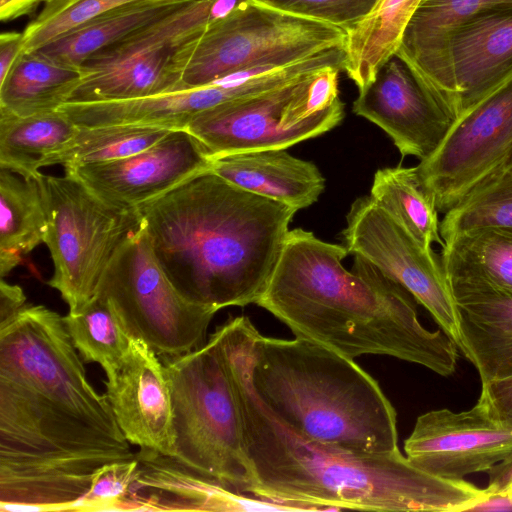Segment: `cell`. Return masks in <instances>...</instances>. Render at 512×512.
<instances>
[{
    "mask_svg": "<svg viewBox=\"0 0 512 512\" xmlns=\"http://www.w3.org/2000/svg\"><path fill=\"white\" fill-rule=\"evenodd\" d=\"M160 358L172 392L173 457L222 486L249 495L252 468L219 335L214 331L198 348Z\"/></svg>",
    "mask_w": 512,
    "mask_h": 512,
    "instance_id": "6",
    "label": "cell"
},
{
    "mask_svg": "<svg viewBox=\"0 0 512 512\" xmlns=\"http://www.w3.org/2000/svg\"><path fill=\"white\" fill-rule=\"evenodd\" d=\"M250 378L271 412L307 439L359 452L399 450L396 411L354 359L309 340L258 331Z\"/></svg>",
    "mask_w": 512,
    "mask_h": 512,
    "instance_id": "5",
    "label": "cell"
},
{
    "mask_svg": "<svg viewBox=\"0 0 512 512\" xmlns=\"http://www.w3.org/2000/svg\"><path fill=\"white\" fill-rule=\"evenodd\" d=\"M296 16L321 21L345 32L365 16L376 0H254Z\"/></svg>",
    "mask_w": 512,
    "mask_h": 512,
    "instance_id": "34",
    "label": "cell"
},
{
    "mask_svg": "<svg viewBox=\"0 0 512 512\" xmlns=\"http://www.w3.org/2000/svg\"><path fill=\"white\" fill-rule=\"evenodd\" d=\"M478 400L495 420L512 428V376L482 383Z\"/></svg>",
    "mask_w": 512,
    "mask_h": 512,
    "instance_id": "36",
    "label": "cell"
},
{
    "mask_svg": "<svg viewBox=\"0 0 512 512\" xmlns=\"http://www.w3.org/2000/svg\"><path fill=\"white\" fill-rule=\"evenodd\" d=\"M76 130L59 110L31 116L0 112V168L36 179L44 159L62 148Z\"/></svg>",
    "mask_w": 512,
    "mask_h": 512,
    "instance_id": "28",
    "label": "cell"
},
{
    "mask_svg": "<svg viewBox=\"0 0 512 512\" xmlns=\"http://www.w3.org/2000/svg\"><path fill=\"white\" fill-rule=\"evenodd\" d=\"M139 0H50L24 33V51L33 52L119 6Z\"/></svg>",
    "mask_w": 512,
    "mask_h": 512,
    "instance_id": "33",
    "label": "cell"
},
{
    "mask_svg": "<svg viewBox=\"0 0 512 512\" xmlns=\"http://www.w3.org/2000/svg\"><path fill=\"white\" fill-rule=\"evenodd\" d=\"M210 171L248 192L286 204L297 211L316 202L325 179L310 161L286 149L242 152L212 158Z\"/></svg>",
    "mask_w": 512,
    "mask_h": 512,
    "instance_id": "21",
    "label": "cell"
},
{
    "mask_svg": "<svg viewBox=\"0 0 512 512\" xmlns=\"http://www.w3.org/2000/svg\"><path fill=\"white\" fill-rule=\"evenodd\" d=\"M106 396L118 425L131 445L173 457L175 454L172 392L165 366L144 341L132 337Z\"/></svg>",
    "mask_w": 512,
    "mask_h": 512,
    "instance_id": "17",
    "label": "cell"
},
{
    "mask_svg": "<svg viewBox=\"0 0 512 512\" xmlns=\"http://www.w3.org/2000/svg\"><path fill=\"white\" fill-rule=\"evenodd\" d=\"M512 156V77L454 121L437 150L416 166L440 213L506 167Z\"/></svg>",
    "mask_w": 512,
    "mask_h": 512,
    "instance_id": "13",
    "label": "cell"
},
{
    "mask_svg": "<svg viewBox=\"0 0 512 512\" xmlns=\"http://www.w3.org/2000/svg\"><path fill=\"white\" fill-rule=\"evenodd\" d=\"M0 276L4 278L40 243L47 231L37 179L0 168Z\"/></svg>",
    "mask_w": 512,
    "mask_h": 512,
    "instance_id": "27",
    "label": "cell"
},
{
    "mask_svg": "<svg viewBox=\"0 0 512 512\" xmlns=\"http://www.w3.org/2000/svg\"><path fill=\"white\" fill-rule=\"evenodd\" d=\"M26 296L23 289L6 282L1 278L0 282V323L16 315L26 304Z\"/></svg>",
    "mask_w": 512,
    "mask_h": 512,
    "instance_id": "38",
    "label": "cell"
},
{
    "mask_svg": "<svg viewBox=\"0 0 512 512\" xmlns=\"http://www.w3.org/2000/svg\"><path fill=\"white\" fill-rule=\"evenodd\" d=\"M486 493H501L512 490V451L488 471Z\"/></svg>",
    "mask_w": 512,
    "mask_h": 512,
    "instance_id": "39",
    "label": "cell"
},
{
    "mask_svg": "<svg viewBox=\"0 0 512 512\" xmlns=\"http://www.w3.org/2000/svg\"><path fill=\"white\" fill-rule=\"evenodd\" d=\"M82 360L44 305L0 323V505L71 511L103 468L135 460Z\"/></svg>",
    "mask_w": 512,
    "mask_h": 512,
    "instance_id": "1",
    "label": "cell"
},
{
    "mask_svg": "<svg viewBox=\"0 0 512 512\" xmlns=\"http://www.w3.org/2000/svg\"><path fill=\"white\" fill-rule=\"evenodd\" d=\"M137 466L120 511H291L232 491L174 457L139 449Z\"/></svg>",
    "mask_w": 512,
    "mask_h": 512,
    "instance_id": "18",
    "label": "cell"
},
{
    "mask_svg": "<svg viewBox=\"0 0 512 512\" xmlns=\"http://www.w3.org/2000/svg\"><path fill=\"white\" fill-rule=\"evenodd\" d=\"M346 219L342 235L349 254L362 257L401 285L459 349V313L441 256L422 247L370 196L354 201Z\"/></svg>",
    "mask_w": 512,
    "mask_h": 512,
    "instance_id": "12",
    "label": "cell"
},
{
    "mask_svg": "<svg viewBox=\"0 0 512 512\" xmlns=\"http://www.w3.org/2000/svg\"><path fill=\"white\" fill-rule=\"evenodd\" d=\"M512 0H422L396 52L442 107L458 117V95L448 62L451 33L477 14Z\"/></svg>",
    "mask_w": 512,
    "mask_h": 512,
    "instance_id": "20",
    "label": "cell"
},
{
    "mask_svg": "<svg viewBox=\"0 0 512 512\" xmlns=\"http://www.w3.org/2000/svg\"><path fill=\"white\" fill-rule=\"evenodd\" d=\"M81 78L80 66L60 63L39 51H23L0 82V112L31 116L57 111Z\"/></svg>",
    "mask_w": 512,
    "mask_h": 512,
    "instance_id": "26",
    "label": "cell"
},
{
    "mask_svg": "<svg viewBox=\"0 0 512 512\" xmlns=\"http://www.w3.org/2000/svg\"><path fill=\"white\" fill-rule=\"evenodd\" d=\"M211 161L194 135L176 129L128 157L64 169L107 205L131 211L210 170Z\"/></svg>",
    "mask_w": 512,
    "mask_h": 512,
    "instance_id": "14",
    "label": "cell"
},
{
    "mask_svg": "<svg viewBox=\"0 0 512 512\" xmlns=\"http://www.w3.org/2000/svg\"><path fill=\"white\" fill-rule=\"evenodd\" d=\"M460 351L476 367L481 383L512 376V296L456 300Z\"/></svg>",
    "mask_w": 512,
    "mask_h": 512,
    "instance_id": "23",
    "label": "cell"
},
{
    "mask_svg": "<svg viewBox=\"0 0 512 512\" xmlns=\"http://www.w3.org/2000/svg\"><path fill=\"white\" fill-rule=\"evenodd\" d=\"M193 1L131 2L104 13L36 51L60 63L80 66L93 55L125 41Z\"/></svg>",
    "mask_w": 512,
    "mask_h": 512,
    "instance_id": "24",
    "label": "cell"
},
{
    "mask_svg": "<svg viewBox=\"0 0 512 512\" xmlns=\"http://www.w3.org/2000/svg\"><path fill=\"white\" fill-rule=\"evenodd\" d=\"M256 328L241 322L222 334L239 405L253 485L249 495L291 511H468L485 490L431 475L400 450L369 453L307 439L263 403L250 378Z\"/></svg>",
    "mask_w": 512,
    "mask_h": 512,
    "instance_id": "2",
    "label": "cell"
},
{
    "mask_svg": "<svg viewBox=\"0 0 512 512\" xmlns=\"http://www.w3.org/2000/svg\"><path fill=\"white\" fill-rule=\"evenodd\" d=\"M238 6V0H194L187 6L104 49L81 65L82 78L67 103L149 97L181 89L175 66L179 47Z\"/></svg>",
    "mask_w": 512,
    "mask_h": 512,
    "instance_id": "11",
    "label": "cell"
},
{
    "mask_svg": "<svg viewBox=\"0 0 512 512\" xmlns=\"http://www.w3.org/2000/svg\"><path fill=\"white\" fill-rule=\"evenodd\" d=\"M63 321L81 358L99 364L106 374V382L113 381L128 353L132 336L110 304L95 294L81 310L63 316Z\"/></svg>",
    "mask_w": 512,
    "mask_h": 512,
    "instance_id": "30",
    "label": "cell"
},
{
    "mask_svg": "<svg viewBox=\"0 0 512 512\" xmlns=\"http://www.w3.org/2000/svg\"><path fill=\"white\" fill-rule=\"evenodd\" d=\"M341 67H327L251 96L211 107L188 124L212 158L286 149L336 127L344 117Z\"/></svg>",
    "mask_w": 512,
    "mask_h": 512,
    "instance_id": "8",
    "label": "cell"
},
{
    "mask_svg": "<svg viewBox=\"0 0 512 512\" xmlns=\"http://www.w3.org/2000/svg\"><path fill=\"white\" fill-rule=\"evenodd\" d=\"M404 450L421 470L462 481L487 472L512 451V428L495 420L478 400L466 411L438 409L420 415Z\"/></svg>",
    "mask_w": 512,
    "mask_h": 512,
    "instance_id": "15",
    "label": "cell"
},
{
    "mask_svg": "<svg viewBox=\"0 0 512 512\" xmlns=\"http://www.w3.org/2000/svg\"><path fill=\"white\" fill-rule=\"evenodd\" d=\"M441 261L455 301L512 296V228H480L455 234Z\"/></svg>",
    "mask_w": 512,
    "mask_h": 512,
    "instance_id": "22",
    "label": "cell"
},
{
    "mask_svg": "<svg viewBox=\"0 0 512 512\" xmlns=\"http://www.w3.org/2000/svg\"><path fill=\"white\" fill-rule=\"evenodd\" d=\"M312 232L289 230L265 291L256 304L297 338L354 359L386 355L447 377L456 370L455 342L418 319L416 300L374 265Z\"/></svg>",
    "mask_w": 512,
    "mask_h": 512,
    "instance_id": "3",
    "label": "cell"
},
{
    "mask_svg": "<svg viewBox=\"0 0 512 512\" xmlns=\"http://www.w3.org/2000/svg\"><path fill=\"white\" fill-rule=\"evenodd\" d=\"M136 211L172 284L190 301L217 311L256 304L297 212L210 170Z\"/></svg>",
    "mask_w": 512,
    "mask_h": 512,
    "instance_id": "4",
    "label": "cell"
},
{
    "mask_svg": "<svg viewBox=\"0 0 512 512\" xmlns=\"http://www.w3.org/2000/svg\"><path fill=\"white\" fill-rule=\"evenodd\" d=\"M95 294L110 304L132 337L160 357L203 345L217 312L177 290L157 262L140 222L117 249Z\"/></svg>",
    "mask_w": 512,
    "mask_h": 512,
    "instance_id": "10",
    "label": "cell"
},
{
    "mask_svg": "<svg viewBox=\"0 0 512 512\" xmlns=\"http://www.w3.org/2000/svg\"><path fill=\"white\" fill-rule=\"evenodd\" d=\"M468 511H512V490L501 493H486Z\"/></svg>",
    "mask_w": 512,
    "mask_h": 512,
    "instance_id": "41",
    "label": "cell"
},
{
    "mask_svg": "<svg viewBox=\"0 0 512 512\" xmlns=\"http://www.w3.org/2000/svg\"><path fill=\"white\" fill-rule=\"evenodd\" d=\"M170 131L139 124L77 126L74 136L62 148L46 157L41 167L62 165L70 168L125 158L150 147Z\"/></svg>",
    "mask_w": 512,
    "mask_h": 512,
    "instance_id": "31",
    "label": "cell"
},
{
    "mask_svg": "<svg viewBox=\"0 0 512 512\" xmlns=\"http://www.w3.org/2000/svg\"><path fill=\"white\" fill-rule=\"evenodd\" d=\"M137 458L103 468L71 511H120L133 481Z\"/></svg>",
    "mask_w": 512,
    "mask_h": 512,
    "instance_id": "35",
    "label": "cell"
},
{
    "mask_svg": "<svg viewBox=\"0 0 512 512\" xmlns=\"http://www.w3.org/2000/svg\"><path fill=\"white\" fill-rule=\"evenodd\" d=\"M47 219L44 243L53 274L47 284L76 313L95 295L117 249L139 225L136 210L113 208L73 175L37 178Z\"/></svg>",
    "mask_w": 512,
    "mask_h": 512,
    "instance_id": "9",
    "label": "cell"
},
{
    "mask_svg": "<svg viewBox=\"0 0 512 512\" xmlns=\"http://www.w3.org/2000/svg\"><path fill=\"white\" fill-rule=\"evenodd\" d=\"M333 25L245 2L210 22L175 55L181 89H191L255 68H278L327 49L344 47Z\"/></svg>",
    "mask_w": 512,
    "mask_h": 512,
    "instance_id": "7",
    "label": "cell"
},
{
    "mask_svg": "<svg viewBox=\"0 0 512 512\" xmlns=\"http://www.w3.org/2000/svg\"><path fill=\"white\" fill-rule=\"evenodd\" d=\"M447 55L458 119L512 77V6L487 10L457 27Z\"/></svg>",
    "mask_w": 512,
    "mask_h": 512,
    "instance_id": "19",
    "label": "cell"
},
{
    "mask_svg": "<svg viewBox=\"0 0 512 512\" xmlns=\"http://www.w3.org/2000/svg\"><path fill=\"white\" fill-rule=\"evenodd\" d=\"M352 109L380 127L403 157L413 156L420 161L437 150L454 123L396 55L379 69L371 83L359 90Z\"/></svg>",
    "mask_w": 512,
    "mask_h": 512,
    "instance_id": "16",
    "label": "cell"
},
{
    "mask_svg": "<svg viewBox=\"0 0 512 512\" xmlns=\"http://www.w3.org/2000/svg\"><path fill=\"white\" fill-rule=\"evenodd\" d=\"M507 166L512 167V156H511Z\"/></svg>",
    "mask_w": 512,
    "mask_h": 512,
    "instance_id": "42",
    "label": "cell"
},
{
    "mask_svg": "<svg viewBox=\"0 0 512 512\" xmlns=\"http://www.w3.org/2000/svg\"><path fill=\"white\" fill-rule=\"evenodd\" d=\"M512 228V167H504L473 187L444 213V240L473 229Z\"/></svg>",
    "mask_w": 512,
    "mask_h": 512,
    "instance_id": "32",
    "label": "cell"
},
{
    "mask_svg": "<svg viewBox=\"0 0 512 512\" xmlns=\"http://www.w3.org/2000/svg\"><path fill=\"white\" fill-rule=\"evenodd\" d=\"M50 0H0V18L2 21H11L29 15L40 4Z\"/></svg>",
    "mask_w": 512,
    "mask_h": 512,
    "instance_id": "40",
    "label": "cell"
},
{
    "mask_svg": "<svg viewBox=\"0 0 512 512\" xmlns=\"http://www.w3.org/2000/svg\"><path fill=\"white\" fill-rule=\"evenodd\" d=\"M371 199L401 224L425 249L444 245L438 209L421 183L416 167H390L376 171Z\"/></svg>",
    "mask_w": 512,
    "mask_h": 512,
    "instance_id": "29",
    "label": "cell"
},
{
    "mask_svg": "<svg viewBox=\"0 0 512 512\" xmlns=\"http://www.w3.org/2000/svg\"><path fill=\"white\" fill-rule=\"evenodd\" d=\"M422 0H376L369 12L346 31L343 71L358 91L371 83L393 57Z\"/></svg>",
    "mask_w": 512,
    "mask_h": 512,
    "instance_id": "25",
    "label": "cell"
},
{
    "mask_svg": "<svg viewBox=\"0 0 512 512\" xmlns=\"http://www.w3.org/2000/svg\"><path fill=\"white\" fill-rule=\"evenodd\" d=\"M24 51L23 32H3L0 35V82L5 79Z\"/></svg>",
    "mask_w": 512,
    "mask_h": 512,
    "instance_id": "37",
    "label": "cell"
}]
</instances>
